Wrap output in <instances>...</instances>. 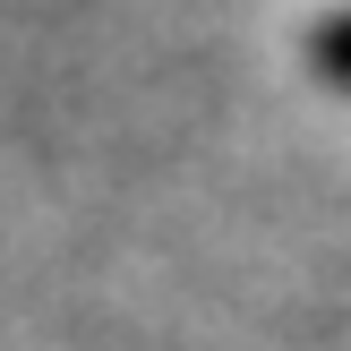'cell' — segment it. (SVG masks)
<instances>
[{"label":"cell","instance_id":"cell-1","mask_svg":"<svg viewBox=\"0 0 351 351\" xmlns=\"http://www.w3.org/2000/svg\"><path fill=\"white\" fill-rule=\"evenodd\" d=\"M308 60H317L326 77H343V86H351V9H335V17L317 26V43H308Z\"/></svg>","mask_w":351,"mask_h":351}]
</instances>
